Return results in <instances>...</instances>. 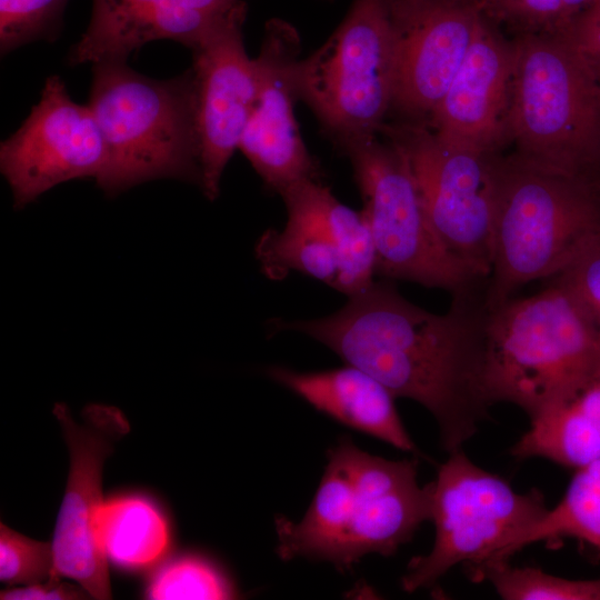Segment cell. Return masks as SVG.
<instances>
[{
  "mask_svg": "<svg viewBox=\"0 0 600 600\" xmlns=\"http://www.w3.org/2000/svg\"><path fill=\"white\" fill-rule=\"evenodd\" d=\"M486 287L453 293L449 310L438 314L392 283L373 281L330 316L274 327L313 338L396 398L423 406L450 454L476 433L490 407L482 388Z\"/></svg>",
  "mask_w": 600,
  "mask_h": 600,
  "instance_id": "1",
  "label": "cell"
},
{
  "mask_svg": "<svg viewBox=\"0 0 600 600\" xmlns=\"http://www.w3.org/2000/svg\"><path fill=\"white\" fill-rule=\"evenodd\" d=\"M417 460H388L342 438L299 522L277 517V553L350 570L363 556L393 554L431 519L432 482L420 487Z\"/></svg>",
  "mask_w": 600,
  "mask_h": 600,
  "instance_id": "2",
  "label": "cell"
},
{
  "mask_svg": "<svg viewBox=\"0 0 600 600\" xmlns=\"http://www.w3.org/2000/svg\"><path fill=\"white\" fill-rule=\"evenodd\" d=\"M88 106L107 147V167L97 180L104 193L159 178L200 184L190 68L159 80L134 71L127 60L93 62Z\"/></svg>",
  "mask_w": 600,
  "mask_h": 600,
  "instance_id": "3",
  "label": "cell"
},
{
  "mask_svg": "<svg viewBox=\"0 0 600 600\" xmlns=\"http://www.w3.org/2000/svg\"><path fill=\"white\" fill-rule=\"evenodd\" d=\"M600 366L588 316L562 286L488 308L482 388L487 403L509 402L531 418Z\"/></svg>",
  "mask_w": 600,
  "mask_h": 600,
  "instance_id": "4",
  "label": "cell"
},
{
  "mask_svg": "<svg viewBox=\"0 0 600 600\" xmlns=\"http://www.w3.org/2000/svg\"><path fill=\"white\" fill-rule=\"evenodd\" d=\"M598 237L600 202L583 179L502 156L487 308L554 278Z\"/></svg>",
  "mask_w": 600,
  "mask_h": 600,
  "instance_id": "5",
  "label": "cell"
},
{
  "mask_svg": "<svg viewBox=\"0 0 600 600\" xmlns=\"http://www.w3.org/2000/svg\"><path fill=\"white\" fill-rule=\"evenodd\" d=\"M509 142L521 159L587 179L600 168V83L564 34H517Z\"/></svg>",
  "mask_w": 600,
  "mask_h": 600,
  "instance_id": "6",
  "label": "cell"
},
{
  "mask_svg": "<svg viewBox=\"0 0 600 600\" xmlns=\"http://www.w3.org/2000/svg\"><path fill=\"white\" fill-rule=\"evenodd\" d=\"M394 63L391 0H353L327 41L298 60L299 100L338 149L379 134L391 110Z\"/></svg>",
  "mask_w": 600,
  "mask_h": 600,
  "instance_id": "7",
  "label": "cell"
},
{
  "mask_svg": "<svg viewBox=\"0 0 600 600\" xmlns=\"http://www.w3.org/2000/svg\"><path fill=\"white\" fill-rule=\"evenodd\" d=\"M384 137V136H383ZM352 166L376 249V274L458 293L487 283L436 234L401 149L379 134L340 148Z\"/></svg>",
  "mask_w": 600,
  "mask_h": 600,
  "instance_id": "8",
  "label": "cell"
},
{
  "mask_svg": "<svg viewBox=\"0 0 600 600\" xmlns=\"http://www.w3.org/2000/svg\"><path fill=\"white\" fill-rule=\"evenodd\" d=\"M547 511L541 492H517L461 450L450 453L432 482L433 547L410 561L402 589L429 588L459 563L472 570L493 560Z\"/></svg>",
  "mask_w": 600,
  "mask_h": 600,
  "instance_id": "9",
  "label": "cell"
},
{
  "mask_svg": "<svg viewBox=\"0 0 600 600\" xmlns=\"http://www.w3.org/2000/svg\"><path fill=\"white\" fill-rule=\"evenodd\" d=\"M379 134L406 156L427 217L444 248L488 279L502 156L451 143L421 123L386 122Z\"/></svg>",
  "mask_w": 600,
  "mask_h": 600,
  "instance_id": "10",
  "label": "cell"
},
{
  "mask_svg": "<svg viewBox=\"0 0 600 600\" xmlns=\"http://www.w3.org/2000/svg\"><path fill=\"white\" fill-rule=\"evenodd\" d=\"M279 194L287 224L266 231L256 247L267 276L299 271L348 297L373 282L376 249L362 210L343 204L320 179L298 181Z\"/></svg>",
  "mask_w": 600,
  "mask_h": 600,
  "instance_id": "11",
  "label": "cell"
},
{
  "mask_svg": "<svg viewBox=\"0 0 600 600\" xmlns=\"http://www.w3.org/2000/svg\"><path fill=\"white\" fill-rule=\"evenodd\" d=\"M53 414L69 449L70 467L51 541L52 578L72 579L92 598L110 599L108 560L97 536L103 504L102 468L130 426L118 408L104 404L88 406L80 420H74L63 403L54 404Z\"/></svg>",
  "mask_w": 600,
  "mask_h": 600,
  "instance_id": "12",
  "label": "cell"
},
{
  "mask_svg": "<svg viewBox=\"0 0 600 600\" xmlns=\"http://www.w3.org/2000/svg\"><path fill=\"white\" fill-rule=\"evenodd\" d=\"M108 161L100 127L88 104L74 102L59 76L47 78L40 100L0 144V169L16 209L53 187L102 176Z\"/></svg>",
  "mask_w": 600,
  "mask_h": 600,
  "instance_id": "13",
  "label": "cell"
},
{
  "mask_svg": "<svg viewBox=\"0 0 600 600\" xmlns=\"http://www.w3.org/2000/svg\"><path fill=\"white\" fill-rule=\"evenodd\" d=\"M246 17L247 3L241 1L191 49L199 186L209 200L219 196L223 170L239 149L258 93V62L243 42Z\"/></svg>",
  "mask_w": 600,
  "mask_h": 600,
  "instance_id": "14",
  "label": "cell"
},
{
  "mask_svg": "<svg viewBox=\"0 0 600 600\" xmlns=\"http://www.w3.org/2000/svg\"><path fill=\"white\" fill-rule=\"evenodd\" d=\"M396 36L391 110L426 124L461 66L483 16L479 0H391Z\"/></svg>",
  "mask_w": 600,
  "mask_h": 600,
  "instance_id": "15",
  "label": "cell"
},
{
  "mask_svg": "<svg viewBox=\"0 0 600 600\" xmlns=\"http://www.w3.org/2000/svg\"><path fill=\"white\" fill-rule=\"evenodd\" d=\"M299 52L297 30L284 20H270L256 58L257 98L239 143V150L266 187L277 193L298 181L321 178L320 167L303 143L294 117Z\"/></svg>",
  "mask_w": 600,
  "mask_h": 600,
  "instance_id": "16",
  "label": "cell"
},
{
  "mask_svg": "<svg viewBox=\"0 0 600 600\" xmlns=\"http://www.w3.org/2000/svg\"><path fill=\"white\" fill-rule=\"evenodd\" d=\"M514 72L513 41L482 16L473 41L426 123L440 138L467 148L499 152L509 142Z\"/></svg>",
  "mask_w": 600,
  "mask_h": 600,
  "instance_id": "17",
  "label": "cell"
},
{
  "mask_svg": "<svg viewBox=\"0 0 600 600\" xmlns=\"http://www.w3.org/2000/svg\"><path fill=\"white\" fill-rule=\"evenodd\" d=\"M244 0H92L89 24L68 54L70 66L128 57L156 40L193 49Z\"/></svg>",
  "mask_w": 600,
  "mask_h": 600,
  "instance_id": "18",
  "label": "cell"
},
{
  "mask_svg": "<svg viewBox=\"0 0 600 600\" xmlns=\"http://www.w3.org/2000/svg\"><path fill=\"white\" fill-rule=\"evenodd\" d=\"M266 373L336 421L399 450H416L397 411L396 397L363 370L346 364L329 370L300 372L271 366Z\"/></svg>",
  "mask_w": 600,
  "mask_h": 600,
  "instance_id": "19",
  "label": "cell"
},
{
  "mask_svg": "<svg viewBox=\"0 0 600 600\" xmlns=\"http://www.w3.org/2000/svg\"><path fill=\"white\" fill-rule=\"evenodd\" d=\"M100 547L112 563L141 569L158 561L169 544V530L159 509L141 497L103 502L97 518Z\"/></svg>",
  "mask_w": 600,
  "mask_h": 600,
  "instance_id": "20",
  "label": "cell"
},
{
  "mask_svg": "<svg viewBox=\"0 0 600 600\" xmlns=\"http://www.w3.org/2000/svg\"><path fill=\"white\" fill-rule=\"evenodd\" d=\"M530 419L529 430L512 448L514 457L544 458L577 470L600 458V433L570 396L553 400Z\"/></svg>",
  "mask_w": 600,
  "mask_h": 600,
  "instance_id": "21",
  "label": "cell"
},
{
  "mask_svg": "<svg viewBox=\"0 0 600 600\" xmlns=\"http://www.w3.org/2000/svg\"><path fill=\"white\" fill-rule=\"evenodd\" d=\"M561 538H577L600 550V458L578 469L561 501L481 567L508 561L529 544Z\"/></svg>",
  "mask_w": 600,
  "mask_h": 600,
  "instance_id": "22",
  "label": "cell"
},
{
  "mask_svg": "<svg viewBox=\"0 0 600 600\" xmlns=\"http://www.w3.org/2000/svg\"><path fill=\"white\" fill-rule=\"evenodd\" d=\"M489 580L506 600H600V579L571 580L537 568H517L508 561L491 563L470 573Z\"/></svg>",
  "mask_w": 600,
  "mask_h": 600,
  "instance_id": "23",
  "label": "cell"
},
{
  "mask_svg": "<svg viewBox=\"0 0 600 600\" xmlns=\"http://www.w3.org/2000/svg\"><path fill=\"white\" fill-rule=\"evenodd\" d=\"M233 588L210 561L184 556L163 564L148 583L146 596L153 600L230 599Z\"/></svg>",
  "mask_w": 600,
  "mask_h": 600,
  "instance_id": "24",
  "label": "cell"
},
{
  "mask_svg": "<svg viewBox=\"0 0 600 600\" xmlns=\"http://www.w3.org/2000/svg\"><path fill=\"white\" fill-rule=\"evenodd\" d=\"M592 0H479L483 14L517 34L564 32Z\"/></svg>",
  "mask_w": 600,
  "mask_h": 600,
  "instance_id": "25",
  "label": "cell"
},
{
  "mask_svg": "<svg viewBox=\"0 0 600 600\" xmlns=\"http://www.w3.org/2000/svg\"><path fill=\"white\" fill-rule=\"evenodd\" d=\"M69 0H0V52L58 39Z\"/></svg>",
  "mask_w": 600,
  "mask_h": 600,
  "instance_id": "26",
  "label": "cell"
},
{
  "mask_svg": "<svg viewBox=\"0 0 600 600\" xmlns=\"http://www.w3.org/2000/svg\"><path fill=\"white\" fill-rule=\"evenodd\" d=\"M54 573L52 542L30 539L1 522L0 580L9 586L48 581Z\"/></svg>",
  "mask_w": 600,
  "mask_h": 600,
  "instance_id": "27",
  "label": "cell"
},
{
  "mask_svg": "<svg viewBox=\"0 0 600 600\" xmlns=\"http://www.w3.org/2000/svg\"><path fill=\"white\" fill-rule=\"evenodd\" d=\"M551 281L572 294L591 321L600 343V237Z\"/></svg>",
  "mask_w": 600,
  "mask_h": 600,
  "instance_id": "28",
  "label": "cell"
},
{
  "mask_svg": "<svg viewBox=\"0 0 600 600\" xmlns=\"http://www.w3.org/2000/svg\"><path fill=\"white\" fill-rule=\"evenodd\" d=\"M559 34L568 37L588 56H600V0H592Z\"/></svg>",
  "mask_w": 600,
  "mask_h": 600,
  "instance_id": "29",
  "label": "cell"
},
{
  "mask_svg": "<svg viewBox=\"0 0 600 600\" xmlns=\"http://www.w3.org/2000/svg\"><path fill=\"white\" fill-rule=\"evenodd\" d=\"M80 587L61 581V578H50L48 581L12 588L1 591L2 600H70L86 596Z\"/></svg>",
  "mask_w": 600,
  "mask_h": 600,
  "instance_id": "30",
  "label": "cell"
},
{
  "mask_svg": "<svg viewBox=\"0 0 600 600\" xmlns=\"http://www.w3.org/2000/svg\"><path fill=\"white\" fill-rule=\"evenodd\" d=\"M566 394L574 400L600 433V366Z\"/></svg>",
  "mask_w": 600,
  "mask_h": 600,
  "instance_id": "31",
  "label": "cell"
},
{
  "mask_svg": "<svg viewBox=\"0 0 600 600\" xmlns=\"http://www.w3.org/2000/svg\"><path fill=\"white\" fill-rule=\"evenodd\" d=\"M584 181L591 187L598 201L600 202V168L592 172Z\"/></svg>",
  "mask_w": 600,
  "mask_h": 600,
  "instance_id": "32",
  "label": "cell"
},
{
  "mask_svg": "<svg viewBox=\"0 0 600 600\" xmlns=\"http://www.w3.org/2000/svg\"><path fill=\"white\" fill-rule=\"evenodd\" d=\"M584 53V52H583ZM586 54V53H584ZM591 63L593 72L600 83V56H588L586 54Z\"/></svg>",
  "mask_w": 600,
  "mask_h": 600,
  "instance_id": "33",
  "label": "cell"
},
{
  "mask_svg": "<svg viewBox=\"0 0 600 600\" xmlns=\"http://www.w3.org/2000/svg\"><path fill=\"white\" fill-rule=\"evenodd\" d=\"M331 1V0H330Z\"/></svg>",
  "mask_w": 600,
  "mask_h": 600,
  "instance_id": "34",
  "label": "cell"
}]
</instances>
